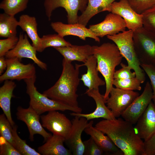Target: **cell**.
<instances>
[{"label":"cell","mask_w":155,"mask_h":155,"mask_svg":"<svg viewBox=\"0 0 155 155\" xmlns=\"http://www.w3.org/2000/svg\"><path fill=\"white\" fill-rule=\"evenodd\" d=\"M133 125L121 118L104 119L95 127L107 135L124 155H144V142Z\"/></svg>","instance_id":"cell-1"},{"label":"cell","mask_w":155,"mask_h":155,"mask_svg":"<svg viewBox=\"0 0 155 155\" xmlns=\"http://www.w3.org/2000/svg\"><path fill=\"white\" fill-rule=\"evenodd\" d=\"M71 62L63 59V69L59 78L53 86L43 94L52 99L79 108L76 92L80 80L79 77L80 68L83 65L76 63L74 67Z\"/></svg>","instance_id":"cell-2"},{"label":"cell","mask_w":155,"mask_h":155,"mask_svg":"<svg viewBox=\"0 0 155 155\" xmlns=\"http://www.w3.org/2000/svg\"><path fill=\"white\" fill-rule=\"evenodd\" d=\"M92 51L97 60V69L105 82L106 90L103 98L106 102L113 87L115 68L121 63L123 57L114 43L104 42L100 46H92Z\"/></svg>","instance_id":"cell-3"},{"label":"cell","mask_w":155,"mask_h":155,"mask_svg":"<svg viewBox=\"0 0 155 155\" xmlns=\"http://www.w3.org/2000/svg\"><path fill=\"white\" fill-rule=\"evenodd\" d=\"M36 76L24 80L26 84L27 94L30 98L29 106L40 115L46 112L68 110L76 113H81L80 107L75 108L52 99L40 93L35 86Z\"/></svg>","instance_id":"cell-4"},{"label":"cell","mask_w":155,"mask_h":155,"mask_svg":"<svg viewBox=\"0 0 155 155\" xmlns=\"http://www.w3.org/2000/svg\"><path fill=\"white\" fill-rule=\"evenodd\" d=\"M133 32V30H128L113 35H107L106 37L117 45L123 57L126 60L128 65L134 71L135 77L143 83L145 80L146 75L135 52Z\"/></svg>","instance_id":"cell-5"},{"label":"cell","mask_w":155,"mask_h":155,"mask_svg":"<svg viewBox=\"0 0 155 155\" xmlns=\"http://www.w3.org/2000/svg\"><path fill=\"white\" fill-rule=\"evenodd\" d=\"M133 39L140 64L155 65V32L143 26L133 31Z\"/></svg>","instance_id":"cell-6"},{"label":"cell","mask_w":155,"mask_h":155,"mask_svg":"<svg viewBox=\"0 0 155 155\" xmlns=\"http://www.w3.org/2000/svg\"><path fill=\"white\" fill-rule=\"evenodd\" d=\"M88 0H44V6L46 15L50 20L53 11L59 7L64 8L67 13L68 24L77 23L78 13L85 10Z\"/></svg>","instance_id":"cell-7"},{"label":"cell","mask_w":155,"mask_h":155,"mask_svg":"<svg viewBox=\"0 0 155 155\" xmlns=\"http://www.w3.org/2000/svg\"><path fill=\"white\" fill-rule=\"evenodd\" d=\"M109 94L110 97L106 101V106L116 118L121 115L139 93L133 90H125L113 87Z\"/></svg>","instance_id":"cell-8"},{"label":"cell","mask_w":155,"mask_h":155,"mask_svg":"<svg viewBox=\"0 0 155 155\" xmlns=\"http://www.w3.org/2000/svg\"><path fill=\"white\" fill-rule=\"evenodd\" d=\"M152 96L151 85L148 81L142 94L134 100L121 115L123 119L133 125L135 124L152 101Z\"/></svg>","instance_id":"cell-9"},{"label":"cell","mask_w":155,"mask_h":155,"mask_svg":"<svg viewBox=\"0 0 155 155\" xmlns=\"http://www.w3.org/2000/svg\"><path fill=\"white\" fill-rule=\"evenodd\" d=\"M42 126L53 134L60 135L65 140L69 136L72 123L63 114L57 111L49 112L46 115L40 116Z\"/></svg>","instance_id":"cell-10"},{"label":"cell","mask_w":155,"mask_h":155,"mask_svg":"<svg viewBox=\"0 0 155 155\" xmlns=\"http://www.w3.org/2000/svg\"><path fill=\"white\" fill-rule=\"evenodd\" d=\"M74 117L71 120L72 126L70 135L65 142L73 155H83L85 149L82 134L86 128L93 125L94 122L91 120L88 122L83 117Z\"/></svg>","instance_id":"cell-11"},{"label":"cell","mask_w":155,"mask_h":155,"mask_svg":"<svg viewBox=\"0 0 155 155\" xmlns=\"http://www.w3.org/2000/svg\"><path fill=\"white\" fill-rule=\"evenodd\" d=\"M7 66L5 73L0 76V82L7 80L20 81L33 77L36 75L34 64H24L21 59L17 57L6 58Z\"/></svg>","instance_id":"cell-12"},{"label":"cell","mask_w":155,"mask_h":155,"mask_svg":"<svg viewBox=\"0 0 155 155\" xmlns=\"http://www.w3.org/2000/svg\"><path fill=\"white\" fill-rule=\"evenodd\" d=\"M16 115L18 120L23 121L26 125L31 141H34V135L36 134L40 135L43 137L44 142L52 135L44 129L40 123V115L30 106L26 108L18 106L17 108Z\"/></svg>","instance_id":"cell-13"},{"label":"cell","mask_w":155,"mask_h":155,"mask_svg":"<svg viewBox=\"0 0 155 155\" xmlns=\"http://www.w3.org/2000/svg\"><path fill=\"white\" fill-rule=\"evenodd\" d=\"M127 28L124 20L119 15L110 13L101 22L89 26L92 32L98 37L113 35L125 30Z\"/></svg>","instance_id":"cell-14"},{"label":"cell","mask_w":155,"mask_h":155,"mask_svg":"<svg viewBox=\"0 0 155 155\" xmlns=\"http://www.w3.org/2000/svg\"><path fill=\"white\" fill-rule=\"evenodd\" d=\"M108 12L121 17L124 20L129 30L134 31L143 26L142 14L136 12L130 6L128 0L114 2Z\"/></svg>","instance_id":"cell-15"},{"label":"cell","mask_w":155,"mask_h":155,"mask_svg":"<svg viewBox=\"0 0 155 155\" xmlns=\"http://www.w3.org/2000/svg\"><path fill=\"white\" fill-rule=\"evenodd\" d=\"M36 51V49L30 43L27 35L21 33L16 46L8 51L5 56L6 58L17 57L21 59L23 58H29L32 60L41 69L46 70V64L37 57Z\"/></svg>","instance_id":"cell-16"},{"label":"cell","mask_w":155,"mask_h":155,"mask_svg":"<svg viewBox=\"0 0 155 155\" xmlns=\"http://www.w3.org/2000/svg\"><path fill=\"white\" fill-rule=\"evenodd\" d=\"M85 94L94 100L96 105L95 109L93 112L88 114L73 112L70 113L71 115L83 117L88 121L99 118L108 120H113L116 118L111 110L106 105L103 95L100 93L99 88L91 90L88 89L86 90Z\"/></svg>","instance_id":"cell-17"},{"label":"cell","mask_w":155,"mask_h":155,"mask_svg":"<svg viewBox=\"0 0 155 155\" xmlns=\"http://www.w3.org/2000/svg\"><path fill=\"white\" fill-rule=\"evenodd\" d=\"M51 25L55 32L63 37L72 35L77 36L84 40H85L87 38H90L96 42L100 41L99 38L93 34L89 28L78 23L65 24L61 22H51Z\"/></svg>","instance_id":"cell-18"},{"label":"cell","mask_w":155,"mask_h":155,"mask_svg":"<svg viewBox=\"0 0 155 155\" xmlns=\"http://www.w3.org/2000/svg\"><path fill=\"white\" fill-rule=\"evenodd\" d=\"M134 127L136 133L146 141L155 133V104L151 101Z\"/></svg>","instance_id":"cell-19"},{"label":"cell","mask_w":155,"mask_h":155,"mask_svg":"<svg viewBox=\"0 0 155 155\" xmlns=\"http://www.w3.org/2000/svg\"><path fill=\"white\" fill-rule=\"evenodd\" d=\"M63 57V58L72 62L76 61L85 63L93 55L92 46L89 44L70 46L54 48Z\"/></svg>","instance_id":"cell-20"},{"label":"cell","mask_w":155,"mask_h":155,"mask_svg":"<svg viewBox=\"0 0 155 155\" xmlns=\"http://www.w3.org/2000/svg\"><path fill=\"white\" fill-rule=\"evenodd\" d=\"M82 65L83 66L87 67V72L81 75L80 79L88 89L99 88V86L105 85V81L101 79L98 75L97 60L93 55L90 56Z\"/></svg>","instance_id":"cell-21"},{"label":"cell","mask_w":155,"mask_h":155,"mask_svg":"<svg viewBox=\"0 0 155 155\" xmlns=\"http://www.w3.org/2000/svg\"><path fill=\"white\" fill-rule=\"evenodd\" d=\"M65 139L63 137L53 134L42 145L38 148V152L43 155H71L70 151L64 145Z\"/></svg>","instance_id":"cell-22"},{"label":"cell","mask_w":155,"mask_h":155,"mask_svg":"<svg viewBox=\"0 0 155 155\" xmlns=\"http://www.w3.org/2000/svg\"><path fill=\"white\" fill-rule=\"evenodd\" d=\"M18 26L25 32L32 42V45L37 51L41 52L42 49L41 38L37 32V24L35 17L27 14L22 15L18 21Z\"/></svg>","instance_id":"cell-23"},{"label":"cell","mask_w":155,"mask_h":155,"mask_svg":"<svg viewBox=\"0 0 155 155\" xmlns=\"http://www.w3.org/2000/svg\"><path fill=\"white\" fill-rule=\"evenodd\" d=\"M84 131L104 152L111 153L113 155L123 154L122 152L107 135L93 125L86 127Z\"/></svg>","instance_id":"cell-24"},{"label":"cell","mask_w":155,"mask_h":155,"mask_svg":"<svg viewBox=\"0 0 155 155\" xmlns=\"http://www.w3.org/2000/svg\"><path fill=\"white\" fill-rule=\"evenodd\" d=\"M116 0H88L84 11L79 16L78 23L86 26L90 19L97 14L109 11L111 4Z\"/></svg>","instance_id":"cell-25"},{"label":"cell","mask_w":155,"mask_h":155,"mask_svg":"<svg viewBox=\"0 0 155 155\" xmlns=\"http://www.w3.org/2000/svg\"><path fill=\"white\" fill-rule=\"evenodd\" d=\"M16 86L12 80H7L0 88V106L12 127L15 124L11 115V99L13 96V92Z\"/></svg>","instance_id":"cell-26"},{"label":"cell","mask_w":155,"mask_h":155,"mask_svg":"<svg viewBox=\"0 0 155 155\" xmlns=\"http://www.w3.org/2000/svg\"><path fill=\"white\" fill-rule=\"evenodd\" d=\"M18 21L14 16L5 13L0 14V36L8 38L16 36Z\"/></svg>","instance_id":"cell-27"},{"label":"cell","mask_w":155,"mask_h":155,"mask_svg":"<svg viewBox=\"0 0 155 155\" xmlns=\"http://www.w3.org/2000/svg\"><path fill=\"white\" fill-rule=\"evenodd\" d=\"M29 0H3L0 4V8L5 13L14 16L24 10L27 7Z\"/></svg>","instance_id":"cell-28"},{"label":"cell","mask_w":155,"mask_h":155,"mask_svg":"<svg viewBox=\"0 0 155 155\" xmlns=\"http://www.w3.org/2000/svg\"><path fill=\"white\" fill-rule=\"evenodd\" d=\"M42 47L44 51L46 48L52 47L53 48L67 46L72 44L66 41L64 37L58 34L43 35L41 38Z\"/></svg>","instance_id":"cell-29"},{"label":"cell","mask_w":155,"mask_h":155,"mask_svg":"<svg viewBox=\"0 0 155 155\" xmlns=\"http://www.w3.org/2000/svg\"><path fill=\"white\" fill-rule=\"evenodd\" d=\"M18 126L15 125L12 127V133L15 143V147L21 155H40L34 149L26 143L25 140L22 139L18 135Z\"/></svg>","instance_id":"cell-30"},{"label":"cell","mask_w":155,"mask_h":155,"mask_svg":"<svg viewBox=\"0 0 155 155\" xmlns=\"http://www.w3.org/2000/svg\"><path fill=\"white\" fill-rule=\"evenodd\" d=\"M141 82L135 77L126 79H114L113 85L116 88L129 90H140Z\"/></svg>","instance_id":"cell-31"},{"label":"cell","mask_w":155,"mask_h":155,"mask_svg":"<svg viewBox=\"0 0 155 155\" xmlns=\"http://www.w3.org/2000/svg\"><path fill=\"white\" fill-rule=\"evenodd\" d=\"M12 127L5 114L0 115V134L7 141L15 147L12 133Z\"/></svg>","instance_id":"cell-32"},{"label":"cell","mask_w":155,"mask_h":155,"mask_svg":"<svg viewBox=\"0 0 155 155\" xmlns=\"http://www.w3.org/2000/svg\"><path fill=\"white\" fill-rule=\"evenodd\" d=\"M143 26L155 32V5L142 13Z\"/></svg>","instance_id":"cell-33"},{"label":"cell","mask_w":155,"mask_h":155,"mask_svg":"<svg viewBox=\"0 0 155 155\" xmlns=\"http://www.w3.org/2000/svg\"><path fill=\"white\" fill-rule=\"evenodd\" d=\"M132 8L137 13L142 14L155 5V0H128Z\"/></svg>","instance_id":"cell-34"},{"label":"cell","mask_w":155,"mask_h":155,"mask_svg":"<svg viewBox=\"0 0 155 155\" xmlns=\"http://www.w3.org/2000/svg\"><path fill=\"white\" fill-rule=\"evenodd\" d=\"M19 38L16 36L0 40V57L5 56L17 44Z\"/></svg>","instance_id":"cell-35"},{"label":"cell","mask_w":155,"mask_h":155,"mask_svg":"<svg viewBox=\"0 0 155 155\" xmlns=\"http://www.w3.org/2000/svg\"><path fill=\"white\" fill-rule=\"evenodd\" d=\"M84 146V155H101L104 152L90 137L83 142Z\"/></svg>","instance_id":"cell-36"},{"label":"cell","mask_w":155,"mask_h":155,"mask_svg":"<svg viewBox=\"0 0 155 155\" xmlns=\"http://www.w3.org/2000/svg\"><path fill=\"white\" fill-rule=\"evenodd\" d=\"M0 155H21L15 148L1 136L0 138Z\"/></svg>","instance_id":"cell-37"},{"label":"cell","mask_w":155,"mask_h":155,"mask_svg":"<svg viewBox=\"0 0 155 155\" xmlns=\"http://www.w3.org/2000/svg\"><path fill=\"white\" fill-rule=\"evenodd\" d=\"M121 67V69L115 71L114 75V79H126L135 77L134 72H131V67L123 63L120 64Z\"/></svg>","instance_id":"cell-38"},{"label":"cell","mask_w":155,"mask_h":155,"mask_svg":"<svg viewBox=\"0 0 155 155\" xmlns=\"http://www.w3.org/2000/svg\"><path fill=\"white\" fill-rule=\"evenodd\" d=\"M140 65L150 79L152 90V100L155 104V65L144 64H141Z\"/></svg>","instance_id":"cell-39"},{"label":"cell","mask_w":155,"mask_h":155,"mask_svg":"<svg viewBox=\"0 0 155 155\" xmlns=\"http://www.w3.org/2000/svg\"><path fill=\"white\" fill-rule=\"evenodd\" d=\"M144 155H155V133L148 140L144 142Z\"/></svg>","instance_id":"cell-40"},{"label":"cell","mask_w":155,"mask_h":155,"mask_svg":"<svg viewBox=\"0 0 155 155\" xmlns=\"http://www.w3.org/2000/svg\"><path fill=\"white\" fill-rule=\"evenodd\" d=\"M7 66L6 59L4 56L0 57V74L1 75L7 68Z\"/></svg>","instance_id":"cell-41"}]
</instances>
